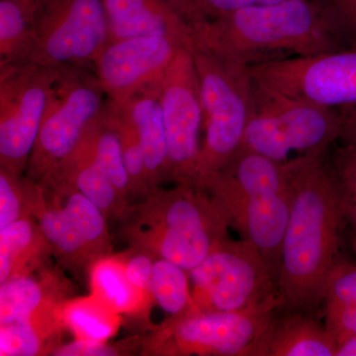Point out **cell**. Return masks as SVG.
Returning a JSON list of instances; mask_svg holds the SVG:
<instances>
[{
    "mask_svg": "<svg viewBox=\"0 0 356 356\" xmlns=\"http://www.w3.org/2000/svg\"><path fill=\"white\" fill-rule=\"evenodd\" d=\"M293 203L281 248L278 310L310 313L339 261L346 199L324 154L293 159Z\"/></svg>",
    "mask_w": 356,
    "mask_h": 356,
    "instance_id": "cell-1",
    "label": "cell"
},
{
    "mask_svg": "<svg viewBox=\"0 0 356 356\" xmlns=\"http://www.w3.org/2000/svg\"><path fill=\"white\" fill-rule=\"evenodd\" d=\"M188 26L192 49L245 67L262 57H307L337 51L339 43L324 9L313 0L255 3Z\"/></svg>",
    "mask_w": 356,
    "mask_h": 356,
    "instance_id": "cell-2",
    "label": "cell"
},
{
    "mask_svg": "<svg viewBox=\"0 0 356 356\" xmlns=\"http://www.w3.org/2000/svg\"><path fill=\"white\" fill-rule=\"evenodd\" d=\"M203 188L209 189L242 238L259 250L277 286L294 196L293 159L280 163L242 146Z\"/></svg>",
    "mask_w": 356,
    "mask_h": 356,
    "instance_id": "cell-3",
    "label": "cell"
},
{
    "mask_svg": "<svg viewBox=\"0 0 356 356\" xmlns=\"http://www.w3.org/2000/svg\"><path fill=\"white\" fill-rule=\"evenodd\" d=\"M199 79L204 139L198 187L221 172L242 147L252 108L254 79L245 65L192 49Z\"/></svg>",
    "mask_w": 356,
    "mask_h": 356,
    "instance_id": "cell-4",
    "label": "cell"
},
{
    "mask_svg": "<svg viewBox=\"0 0 356 356\" xmlns=\"http://www.w3.org/2000/svg\"><path fill=\"white\" fill-rule=\"evenodd\" d=\"M254 79V77H252ZM341 110L288 97L254 79L252 108L243 147L280 163L298 156L324 154L341 139Z\"/></svg>",
    "mask_w": 356,
    "mask_h": 356,
    "instance_id": "cell-5",
    "label": "cell"
},
{
    "mask_svg": "<svg viewBox=\"0 0 356 356\" xmlns=\"http://www.w3.org/2000/svg\"><path fill=\"white\" fill-rule=\"evenodd\" d=\"M107 100L93 72L81 67L60 69L28 163L30 175L50 178L74 153Z\"/></svg>",
    "mask_w": 356,
    "mask_h": 356,
    "instance_id": "cell-6",
    "label": "cell"
},
{
    "mask_svg": "<svg viewBox=\"0 0 356 356\" xmlns=\"http://www.w3.org/2000/svg\"><path fill=\"white\" fill-rule=\"evenodd\" d=\"M109 41L102 0H49L18 63L88 70Z\"/></svg>",
    "mask_w": 356,
    "mask_h": 356,
    "instance_id": "cell-7",
    "label": "cell"
},
{
    "mask_svg": "<svg viewBox=\"0 0 356 356\" xmlns=\"http://www.w3.org/2000/svg\"><path fill=\"white\" fill-rule=\"evenodd\" d=\"M188 273L195 290L193 306L198 310L243 311L277 295L264 257L243 238H224Z\"/></svg>",
    "mask_w": 356,
    "mask_h": 356,
    "instance_id": "cell-8",
    "label": "cell"
},
{
    "mask_svg": "<svg viewBox=\"0 0 356 356\" xmlns=\"http://www.w3.org/2000/svg\"><path fill=\"white\" fill-rule=\"evenodd\" d=\"M58 74L27 63L0 65L1 168L16 175L28 168Z\"/></svg>",
    "mask_w": 356,
    "mask_h": 356,
    "instance_id": "cell-9",
    "label": "cell"
},
{
    "mask_svg": "<svg viewBox=\"0 0 356 356\" xmlns=\"http://www.w3.org/2000/svg\"><path fill=\"white\" fill-rule=\"evenodd\" d=\"M257 83L320 106L356 105V48L250 65Z\"/></svg>",
    "mask_w": 356,
    "mask_h": 356,
    "instance_id": "cell-10",
    "label": "cell"
},
{
    "mask_svg": "<svg viewBox=\"0 0 356 356\" xmlns=\"http://www.w3.org/2000/svg\"><path fill=\"white\" fill-rule=\"evenodd\" d=\"M159 100L168 142L170 177L179 184L198 187L203 111L191 48H182L166 70Z\"/></svg>",
    "mask_w": 356,
    "mask_h": 356,
    "instance_id": "cell-11",
    "label": "cell"
},
{
    "mask_svg": "<svg viewBox=\"0 0 356 356\" xmlns=\"http://www.w3.org/2000/svg\"><path fill=\"white\" fill-rule=\"evenodd\" d=\"M276 310L277 295L243 311L191 309L172 325L173 351L185 355L259 356L262 337Z\"/></svg>",
    "mask_w": 356,
    "mask_h": 356,
    "instance_id": "cell-12",
    "label": "cell"
},
{
    "mask_svg": "<svg viewBox=\"0 0 356 356\" xmlns=\"http://www.w3.org/2000/svg\"><path fill=\"white\" fill-rule=\"evenodd\" d=\"M165 199L156 248L161 259L191 271L228 238L231 222L217 201L198 187L179 184Z\"/></svg>",
    "mask_w": 356,
    "mask_h": 356,
    "instance_id": "cell-13",
    "label": "cell"
},
{
    "mask_svg": "<svg viewBox=\"0 0 356 356\" xmlns=\"http://www.w3.org/2000/svg\"><path fill=\"white\" fill-rule=\"evenodd\" d=\"M187 44L170 36L136 37L109 42L96 58L93 74L108 99L121 102L159 83Z\"/></svg>",
    "mask_w": 356,
    "mask_h": 356,
    "instance_id": "cell-14",
    "label": "cell"
},
{
    "mask_svg": "<svg viewBox=\"0 0 356 356\" xmlns=\"http://www.w3.org/2000/svg\"><path fill=\"white\" fill-rule=\"evenodd\" d=\"M110 41L170 36L192 49L191 28L168 0H102Z\"/></svg>",
    "mask_w": 356,
    "mask_h": 356,
    "instance_id": "cell-15",
    "label": "cell"
},
{
    "mask_svg": "<svg viewBox=\"0 0 356 356\" xmlns=\"http://www.w3.org/2000/svg\"><path fill=\"white\" fill-rule=\"evenodd\" d=\"M161 81L138 91L124 102H116L127 113L136 129L144 151L149 182L170 175L165 122L159 100Z\"/></svg>",
    "mask_w": 356,
    "mask_h": 356,
    "instance_id": "cell-16",
    "label": "cell"
},
{
    "mask_svg": "<svg viewBox=\"0 0 356 356\" xmlns=\"http://www.w3.org/2000/svg\"><path fill=\"white\" fill-rule=\"evenodd\" d=\"M331 332L304 312L274 317L259 346V356H336Z\"/></svg>",
    "mask_w": 356,
    "mask_h": 356,
    "instance_id": "cell-17",
    "label": "cell"
},
{
    "mask_svg": "<svg viewBox=\"0 0 356 356\" xmlns=\"http://www.w3.org/2000/svg\"><path fill=\"white\" fill-rule=\"evenodd\" d=\"M48 1L0 0V65L20 62Z\"/></svg>",
    "mask_w": 356,
    "mask_h": 356,
    "instance_id": "cell-18",
    "label": "cell"
},
{
    "mask_svg": "<svg viewBox=\"0 0 356 356\" xmlns=\"http://www.w3.org/2000/svg\"><path fill=\"white\" fill-rule=\"evenodd\" d=\"M104 110V109H103ZM84 137L93 156L119 193L130 188V177L124 163L123 149L118 133L105 117L104 112L91 122Z\"/></svg>",
    "mask_w": 356,
    "mask_h": 356,
    "instance_id": "cell-19",
    "label": "cell"
},
{
    "mask_svg": "<svg viewBox=\"0 0 356 356\" xmlns=\"http://www.w3.org/2000/svg\"><path fill=\"white\" fill-rule=\"evenodd\" d=\"M186 270L165 259L154 262L151 292L165 313L179 317L194 308Z\"/></svg>",
    "mask_w": 356,
    "mask_h": 356,
    "instance_id": "cell-20",
    "label": "cell"
},
{
    "mask_svg": "<svg viewBox=\"0 0 356 356\" xmlns=\"http://www.w3.org/2000/svg\"><path fill=\"white\" fill-rule=\"evenodd\" d=\"M42 301L43 291L38 282L29 277L10 278L0 287V324L31 322Z\"/></svg>",
    "mask_w": 356,
    "mask_h": 356,
    "instance_id": "cell-21",
    "label": "cell"
},
{
    "mask_svg": "<svg viewBox=\"0 0 356 356\" xmlns=\"http://www.w3.org/2000/svg\"><path fill=\"white\" fill-rule=\"evenodd\" d=\"M92 280L98 292L117 310H126L135 302V288L129 282L125 273L115 264H98L93 271Z\"/></svg>",
    "mask_w": 356,
    "mask_h": 356,
    "instance_id": "cell-22",
    "label": "cell"
},
{
    "mask_svg": "<svg viewBox=\"0 0 356 356\" xmlns=\"http://www.w3.org/2000/svg\"><path fill=\"white\" fill-rule=\"evenodd\" d=\"M44 236L65 254H74L86 245L65 208L46 211L40 219Z\"/></svg>",
    "mask_w": 356,
    "mask_h": 356,
    "instance_id": "cell-23",
    "label": "cell"
},
{
    "mask_svg": "<svg viewBox=\"0 0 356 356\" xmlns=\"http://www.w3.org/2000/svg\"><path fill=\"white\" fill-rule=\"evenodd\" d=\"M64 208L86 243L97 242L104 236L106 224L102 211L83 193L76 191L70 194Z\"/></svg>",
    "mask_w": 356,
    "mask_h": 356,
    "instance_id": "cell-24",
    "label": "cell"
},
{
    "mask_svg": "<svg viewBox=\"0 0 356 356\" xmlns=\"http://www.w3.org/2000/svg\"><path fill=\"white\" fill-rule=\"evenodd\" d=\"M32 226L25 220L0 229V283L10 280L14 262L30 247L33 241Z\"/></svg>",
    "mask_w": 356,
    "mask_h": 356,
    "instance_id": "cell-25",
    "label": "cell"
},
{
    "mask_svg": "<svg viewBox=\"0 0 356 356\" xmlns=\"http://www.w3.org/2000/svg\"><path fill=\"white\" fill-rule=\"evenodd\" d=\"M187 24L217 19L259 0H168Z\"/></svg>",
    "mask_w": 356,
    "mask_h": 356,
    "instance_id": "cell-26",
    "label": "cell"
},
{
    "mask_svg": "<svg viewBox=\"0 0 356 356\" xmlns=\"http://www.w3.org/2000/svg\"><path fill=\"white\" fill-rule=\"evenodd\" d=\"M325 307L356 305V267L337 261L325 285Z\"/></svg>",
    "mask_w": 356,
    "mask_h": 356,
    "instance_id": "cell-27",
    "label": "cell"
},
{
    "mask_svg": "<svg viewBox=\"0 0 356 356\" xmlns=\"http://www.w3.org/2000/svg\"><path fill=\"white\" fill-rule=\"evenodd\" d=\"M40 339L31 322L1 325L0 355L33 356L40 350Z\"/></svg>",
    "mask_w": 356,
    "mask_h": 356,
    "instance_id": "cell-28",
    "label": "cell"
},
{
    "mask_svg": "<svg viewBox=\"0 0 356 356\" xmlns=\"http://www.w3.org/2000/svg\"><path fill=\"white\" fill-rule=\"evenodd\" d=\"M67 322L81 339L103 341L113 334L111 324L88 307H72L67 312Z\"/></svg>",
    "mask_w": 356,
    "mask_h": 356,
    "instance_id": "cell-29",
    "label": "cell"
},
{
    "mask_svg": "<svg viewBox=\"0 0 356 356\" xmlns=\"http://www.w3.org/2000/svg\"><path fill=\"white\" fill-rule=\"evenodd\" d=\"M318 3L339 41L346 39L356 43V0H322Z\"/></svg>",
    "mask_w": 356,
    "mask_h": 356,
    "instance_id": "cell-30",
    "label": "cell"
},
{
    "mask_svg": "<svg viewBox=\"0 0 356 356\" xmlns=\"http://www.w3.org/2000/svg\"><path fill=\"white\" fill-rule=\"evenodd\" d=\"M1 168L0 173V229L18 221L20 217V197L18 193V177Z\"/></svg>",
    "mask_w": 356,
    "mask_h": 356,
    "instance_id": "cell-31",
    "label": "cell"
},
{
    "mask_svg": "<svg viewBox=\"0 0 356 356\" xmlns=\"http://www.w3.org/2000/svg\"><path fill=\"white\" fill-rule=\"evenodd\" d=\"M332 168L346 199L356 197V145L346 144L334 153Z\"/></svg>",
    "mask_w": 356,
    "mask_h": 356,
    "instance_id": "cell-32",
    "label": "cell"
},
{
    "mask_svg": "<svg viewBox=\"0 0 356 356\" xmlns=\"http://www.w3.org/2000/svg\"><path fill=\"white\" fill-rule=\"evenodd\" d=\"M325 329L336 339L337 346L356 337V305L325 307Z\"/></svg>",
    "mask_w": 356,
    "mask_h": 356,
    "instance_id": "cell-33",
    "label": "cell"
},
{
    "mask_svg": "<svg viewBox=\"0 0 356 356\" xmlns=\"http://www.w3.org/2000/svg\"><path fill=\"white\" fill-rule=\"evenodd\" d=\"M154 262L146 255H136L128 261L125 275L129 282L137 290L151 291Z\"/></svg>",
    "mask_w": 356,
    "mask_h": 356,
    "instance_id": "cell-34",
    "label": "cell"
},
{
    "mask_svg": "<svg viewBox=\"0 0 356 356\" xmlns=\"http://www.w3.org/2000/svg\"><path fill=\"white\" fill-rule=\"evenodd\" d=\"M116 355V351L105 346L102 341L79 339L58 348L55 355L60 356H110Z\"/></svg>",
    "mask_w": 356,
    "mask_h": 356,
    "instance_id": "cell-35",
    "label": "cell"
},
{
    "mask_svg": "<svg viewBox=\"0 0 356 356\" xmlns=\"http://www.w3.org/2000/svg\"><path fill=\"white\" fill-rule=\"evenodd\" d=\"M341 112L343 116L341 139L346 144L356 145V105L341 107Z\"/></svg>",
    "mask_w": 356,
    "mask_h": 356,
    "instance_id": "cell-36",
    "label": "cell"
},
{
    "mask_svg": "<svg viewBox=\"0 0 356 356\" xmlns=\"http://www.w3.org/2000/svg\"><path fill=\"white\" fill-rule=\"evenodd\" d=\"M336 356H356V337L339 343Z\"/></svg>",
    "mask_w": 356,
    "mask_h": 356,
    "instance_id": "cell-37",
    "label": "cell"
},
{
    "mask_svg": "<svg viewBox=\"0 0 356 356\" xmlns=\"http://www.w3.org/2000/svg\"><path fill=\"white\" fill-rule=\"evenodd\" d=\"M346 208H348V218L353 220L356 227V197L346 199Z\"/></svg>",
    "mask_w": 356,
    "mask_h": 356,
    "instance_id": "cell-38",
    "label": "cell"
},
{
    "mask_svg": "<svg viewBox=\"0 0 356 356\" xmlns=\"http://www.w3.org/2000/svg\"><path fill=\"white\" fill-rule=\"evenodd\" d=\"M281 1H285V0H259L257 3H276Z\"/></svg>",
    "mask_w": 356,
    "mask_h": 356,
    "instance_id": "cell-39",
    "label": "cell"
}]
</instances>
